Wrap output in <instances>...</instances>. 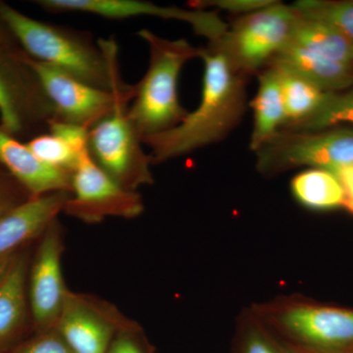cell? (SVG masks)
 <instances>
[{
	"mask_svg": "<svg viewBox=\"0 0 353 353\" xmlns=\"http://www.w3.org/2000/svg\"><path fill=\"white\" fill-rule=\"evenodd\" d=\"M204 64L201 103L178 126L143 139L152 164L185 157L219 143L240 124L248 106L246 79L215 43L201 48Z\"/></svg>",
	"mask_w": 353,
	"mask_h": 353,
	"instance_id": "cell-1",
	"label": "cell"
},
{
	"mask_svg": "<svg viewBox=\"0 0 353 353\" xmlns=\"http://www.w3.org/2000/svg\"><path fill=\"white\" fill-rule=\"evenodd\" d=\"M0 20L32 59L101 90L118 92L131 88L121 78L114 39L94 41L87 32L41 22L2 2Z\"/></svg>",
	"mask_w": 353,
	"mask_h": 353,
	"instance_id": "cell-2",
	"label": "cell"
},
{
	"mask_svg": "<svg viewBox=\"0 0 353 353\" xmlns=\"http://www.w3.org/2000/svg\"><path fill=\"white\" fill-rule=\"evenodd\" d=\"M138 34L148 44L150 61L145 76L134 85L128 115L145 139L173 129L187 117L189 112L179 101V76L188 61L201 58V48L183 39L161 38L150 30Z\"/></svg>",
	"mask_w": 353,
	"mask_h": 353,
	"instance_id": "cell-3",
	"label": "cell"
},
{
	"mask_svg": "<svg viewBox=\"0 0 353 353\" xmlns=\"http://www.w3.org/2000/svg\"><path fill=\"white\" fill-rule=\"evenodd\" d=\"M266 326L283 340L323 353L353 350V309L315 303L301 296L280 297L252 306Z\"/></svg>",
	"mask_w": 353,
	"mask_h": 353,
	"instance_id": "cell-4",
	"label": "cell"
},
{
	"mask_svg": "<svg viewBox=\"0 0 353 353\" xmlns=\"http://www.w3.org/2000/svg\"><path fill=\"white\" fill-rule=\"evenodd\" d=\"M301 16L294 7L276 1L234 19L214 41L243 75H259L294 36Z\"/></svg>",
	"mask_w": 353,
	"mask_h": 353,
	"instance_id": "cell-5",
	"label": "cell"
},
{
	"mask_svg": "<svg viewBox=\"0 0 353 353\" xmlns=\"http://www.w3.org/2000/svg\"><path fill=\"white\" fill-rule=\"evenodd\" d=\"M264 176L309 167L334 172L353 167V128L332 127L315 132L281 130L254 152Z\"/></svg>",
	"mask_w": 353,
	"mask_h": 353,
	"instance_id": "cell-6",
	"label": "cell"
},
{
	"mask_svg": "<svg viewBox=\"0 0 353 353\" xmlns=\"http://www.w3.org/2000/svg\"><path fill=\"white\" fill-rule=\"evenodd\" d=\"M128 108H118L90 130L88 152L114 182L137 192L139 187L153 183L152 160L143 150V139L128 115Z\"/></svg>",
	"mask_w": 353,
	"mask_h": 353,
	"instance_id": "cell-7",
	"label": "cell"
},
{
	"mask_svg": "<svg viewBox=\"0 0 353 353\" xmlns=\"http://www.w3.org/2000/svg\"><path fill=\"white\" fill-rule=\"evenodd\" d=\"M25 60L38 76L44 92L55 111V119L90 130L118 108L130 106L136 85L125 90L109 92L88 85L50 65L32 59Z\"/></svg>",
	"mask_w": 353,
	"mask_h": 353,
	"instance_id": "cell-8",
	"label": "cell"
},
{
	"mask_svg": "<svg viewBox=\"0 0 353 353\" xmlns=\"http://www.w3.org/2000/svg\"><path fill=\"white\" fill-rule=\"evenodd\" d=\"M0 60V127L11 136L34 128L37 136L48 132L55 111L25 54Z\"/></svg>",
	"mask_w": 353,
	"mask_h": 353,
	"instance_id": "cell-9",
	"label": "cell"
},
{
	"mask_svg": "<svg viewBox=\"0 0 353 353\" xmlns=\"http://www.w3.org/2000/svg\"><path fill=\"white\" fill-rule=\"evenodd\" d=\"M143 199L138 192L125 190L83 153L72 176V196L64 212L95 224L108 217L132 219L143 213Z\"/></svg>",
	"mask_w": 353,
	"mask_h": 353,
	"instance_id": "cell-10",
	"label": "cell"
},
{
	"mask_svg": "<svg viewBox=\"0 0 353 353\" xmlns=\"http://www.w3.org/2000/svg\"><path fill=\"white\" fill-rule=\"evenodd\" d=\"M136 327L111 304L70 290L55 328L74 353H108L116 334Z\"/></svg>",
	"mask_w": 353,
	"mask_h": 353,
	"instance_id": "cell-11",
	"label": "cell"
},
{
	"mask_svg": "<svg viewBox=\"0 0 353 353\" xmlns=\"http://www.w3.org/2000/svg\"><path fill=\"white\" fill-rule=\"evenodd\" d=\"M37 3L52 13H88L111 20L148 16L181 21L189 24L199 36L208 39V43L222 38L229 26L212 11L160 6L143 0H39Z\"/></svg>",
	"mask_w": 353,
	"mask_h": 353,
	"instance_id": "cell-12",
	"label": "cell"
},
{
	"mask_svg": "<svg viewBox=\"0 0 353 353\" xmlns=\"http://www.w3.org/2000/svg\"><path fill=\"white\" fill-rule=\"evenodd\" d=\"M62 228L57 220L41 234V243L30 271L28 299L37 332L55 328L70 292L62 272Z\"/></svg>",
	"mask_w": 353,
	"mask_h": 353,
	"instance_id": "cell-13",
	"label": "cell"
},
{
	"mask_svg": "<svg viewBox=\"0 0 353 353\" xmlns=\"http://www.w3.org/2000/svg\"><path fill=\"white\" fill-rule=\"evenodd\" d=\"M71 196V192H57L31 196L0 216V257L41 236L64 212Z\"/></svg>",
	"mask_w": 353,
	"mask_h": 353,
	"instance_id": "cell-14",
	"label": "cell"
},
{
	"mask_svg": "<svg viewBox=\"0 0 353 353\" xmlns=\"http://www.w3.org/2000/svg\"><path fill=\"white\" fill-rule=\"evenodd\" d=\"M0 165L31 196L57 192H72V176L57 167L44 163L29 146L20 143L0 127Z\"/></svg>",
	"mask_w": 353,
	"mask_h": 353,
	"instance_id": "cell-15",
	"label": "cell"
},
{
	"mask_svg": "<svg viewBox=\"0 0 353 353\" xmlns=\"http://www.w3.org/2000/svg\"><path fill=\"white\" fill-rule=\"evenodd\" d=\"M27 260L15 261L0 285V353H9L19 343L29 313Z\"/></svg>",
	"mask_w": 353,
	"mask_h": 353,
	"instance_id": "cell-16",
	"label": "cell"
},
{
	"mask_svg": "<svg viewBox=\"0 0 353 353\" xmlns=\"http://www.w3.org/2000/svg\"><path fill=\"white\" fill-rule=\"evenodd\" d=\"M283 65L307 79L325 92H340L353 88V68L320 57L290 43L270 63Z\"/></svg>",
	"mask_w": 353,
	"mask_h": 353,
	"instance_id": "cell-17",
	"label": "cell"
},
{
	"mask_svg": "<svg viewBox=\"0 0 353 353\" xmlns=\"http://www.w3.org/2000/svg\"><path fill=\"white\" fill-rule=\"evenodd\" d=\"M259 90L250 102L254 120L250 145L253 152L271 141L287 123L277 69L268 65L259 74Z\"/></svg>",
	"mask_w": 353,
	"mask_h": 353,
	"instance_id": "cell-18",
	"label": "cell"
},
{
	"mask_svg": "<svg viewBox=\"0 0 353 353\" xmlns=\"http://www.w3.org/2000/svg\"><path fill=\"white\" fill-rule=\"evenodd\" d=\"M290 43L353 68L352 41L326 23L301 16Z\"/></svg>",
	"mask_w": 353,
	"mask_h": 353,
	"instance_id": "cell-19",
	"label": "cell"
},
{
	"mask_svg": "<svg viewBox=\"0 0 353 353\" xmlns=\"http://www.w3.org/2000/svg\"><path fill=\"white\" fill-rule=\"evenodd\" d=\"M292 196L303 208L314 211L343 208V190L333 172L309 168L290 182Z\"/></svg>",
	"mask_w": 353,
	"mask_h": 353,
	"instance_id": "cell-20",
	"label": "cell"
},
{
	"mask_svg": "<svg viewBox=\"0 0 353 353\" xmlns=\"http://www.w3.org/2000/svg\"><path fill=\"white\" fill-rule=\"evenodd\" d=\"M269 65L277 69L280 77L281 90L287 117L285 126L307 119L321 108L329 92H325L307 79L283 65Z\"/></svg>",
	"mask_w": 353,
	"mask_h": 353,
	"instance_id": "cell-21",
	"label": "cell"
},
{
	"mask_svg": "<svg viewBox=\"0 0 353 353\" xmlns=\"http://www.w3.org/2000/svg\"><path fill=\"white\" fill-rule=\"evenodd\" d=\"M238 353H303L262 322L252 309L239 319Z\"/></svg>",
	"mask_w": 353,
	"mask_h": 353,
	"instance_id": "cell-22",
	"label": "cell"
},
{
	"mask_svg": "<svg viewBox=\"0 0 353 353\" xmlns=\"http://www.w3.org/2000/svg\"><path fill=\"white\" fill-rule=\"evenodd\" d=\"M343 123L353 124V88L340 92H329L327 99L307 119L282 128L285 131L315 132L336 127Z\"/></svg>",
	"mask_w": 353,
	"mask_h": 353,
	"instance_id": "cell-23",
	"label": "cell"
},
{
	"mask_svg": "<svg viewBox=\"0 0 353 353\" xmlns=\"http://www.w3.org/2000/svg\"><path fill=\"white\" fill-rule=\"evenodd\" d=\"M292 6L303 18L326 23L353 43V0H299Z\"/></svg>",
	"mask_w": 353,
	"mask_h": 353,
	"instance_id": "cell-24",
	"label": "cell"
},
{
	"mask_svg": "<svg viewBox=\"0 0 353 353\" xmlns=\"http://www.w3.org/2000/svg\"><path fill=\"white\" fill-rule=\"evenodd\" d=\"M27 145L44 163L72 174L75 171L79 160L83 155L77 153L71 146L50 132L34 137L30 139Z\"/></svg>",
	"mask_w": 353,
	"mask_h": 353,
	"instance_id": "cell-25",
	"label": "cell"
},
{
	"mask_svg": "<svg viewBox=\"0 0 353 353\" xmlns=\"http://www.w3.org/2000/svg\"><path fill=\"white\" fill-rule=\"evenodd\" d=\"M9 353H74L57 328L37 332Z\"/></svg>",
	"mask_w": 353,
	"mask_h": 353,
	"instance_id": "cell-26",
	"label": "cell"
},
{
	"mask_svg": "<svg viewBox=\"0 0 353 353\" xmlns=\"http://www.w3.org/2000/svg\"><path fill=\"white\" fill-rule=\"evenodd\" d=\"M275 2L276 0H196L190 2V6L203 10L206 8L220 9L243 16L263 9Z\"/></svg>",
	"mask_w": 353,
	"mask_h": 353,
	"instance_id": "cell-27",
	"label": "cell"
},
{
	"mask_svg": "<svg viewBox=\"0 0 353 353\" xmlns=\"http://www.w3.org/2000/svg\"><path fill=\"white\" fill-rule=\"evenodd\" d=\"M88 132L85 129L61 121H51L48 132L62 139L79 154L88 152Z\"/></svg>",
	"mask_w": 353,
	"mask_h": 353,
	"instance_id": "cell-28",
	"label": "cell"
},
{
	"mask_svg": "<svg viewBox=\"0 0 353 353\" xmlns=\"http://www.w3.org/2000/svg\"><path fill=\"white\" fill-rule=\"evenodd\" d=\"M108 353H152V350L138 326L116 334Z\"/></svg>",
	"mask_w": 353,
	"mask_h": 353,
	"instance_id": "cell-29",
	"label": "cell"
},
{
	"mask_svg": "<svg viewBox=\"0 0 353 353\" xmlns=\"http://www.w3.org/2000/svg\"><path fill=\"white\" fill-rule=\"evenodd\" d=\"M340 181L343 190V208L353 215V167L340 169L333 172Z\"/></svg>",
	"mask_w": 353,
	"mask_h": 353,
	"instance_id": "cell-30",
	"label": "cell"
},
{
	"mask_svg": "<svg viewBox=\"0 0 353 353\" xmlns=\"http://www.w3.org/2000/svg\"><path fill=\"white\" fill-rule=\"evenodd\" d=\"M27 199H20L19 194L11 187L10 183L0 176V216Z\"/></svg>",
	"mask_w": 353,
	"mask_h": 353,
	"instance_id": "cell-31",
	"label": "cell"
},
{
	"mask_svg": "<svg viewBox=\"0 0 353 353\" xmlns=\"http://www.w3.org/2000/svg\"><path fill=\"white\" fill-rule=\"evenodd\" d=\"M17 255L15 253L12 254L6 255V256L0 257V285H2L3 281L6 280L7 274L10 270L14 261H15Z\"/></svg>",
	"mask_w": 353,
	"mask_h": 353,
	"instance_id": "cell-32",
	"label": "cell"
},
{
	"mask_svg": "<svg viewBox=\"0 0 353 353\" xmlns=\"http://www.w3.org/2000/svg\"><path fill=\"white\" fill-rule=\"evenodd\" d=\"M11 38L15 39L12 36V34H11L10 31L7 29L4 23L0 20V52H3L2 50L9 46V41H10Z\"/></svg>",
	"mask_w": 353,
	"mask_h": 353,
	"instance_id": "cell-33",
	"label": "cell"
}]
</instances>
